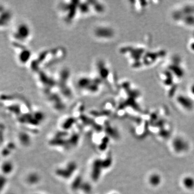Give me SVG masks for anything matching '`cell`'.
<instances>
[{
    "label": "cell",
    "mask_w": 194,
    "mask_h": 194,
    "mask_svg": "<svg viewBox=\"0 0 194 194\" xmlns=\"http://www.w3.org/2000/svg\"><path fill=\"white\" fill-rule=\"evenodd\" d=\"M119 52L132 68L138 70L155 66L167 55L164 49L150 48L144 44H125L120 46Z\"/></svg>",
    "instance_id": "6da1fadb"
},
{
    "label": "cell",
    "mask_w": 194,
    "mask_h": 194,
    "mask_svg": "<svg viewBox=\"0 0 194 194\" xmlns=\"http://www.w3.org/2000/svg\"><path fill=\"white\" fill-rule=\"evenodd\" d=\"M186 66L182 58L172 56L164 63L158 73L159 82L170 98H174L178 93V88L186 77Z\"/></svg>",
    "instance_id": "7a4b0ae2"
},
{
    "label": "cell",
    "mask_w": 194,
    "mask_h": 194,
    "mask_svg": "<svg viewBox=\"0 0 194 194\" xmlns=\"http://www.w3.org/2000/svg\"><path fill=\"white\" fill-rule=\"evenodd\" d=\"M92 71L99 77L106 86L112 92H117L119 82L116 73L108 60L101 58L95 60L93 63Z\"/></svg>",
    "instance_id": "3957f363"
},
{
    "label": "cell",
    "mask_w": 194,
    "mask_h": 194,
    "mask_svg": "<svg viewBox=\"0 0 194 194\" xmlns=\"http://www.w3.org/2000/svg\"><path fill=\"white\" fill-rule=\"evenodd\" d=\"M105 84L92 71L81 74L77 79L76 86L79 91L85 95H97L101 92Z\"/></svg>",
    "instance_id": "277c9868"
},
{
    "label": "cell",
    "mask_w": 194,
    "mask_h": 194,
    "mask_svg": "<svg viewBox=\"0 0 194 194\" xmlns=\"http://www.w3.org/2000/svg\"><path fill=\"white\" fill-rule=\"evenodd\" d=\"M174 23L185 28H194V2H185L175 7L171 12Z\"/></svg>",
    "instance_id": "5b68a950"
},
{
    "label": "cell",
    "mask_w": 194,
    "mask_h": 194,
    "mask_svg": "<svg viewBox=\"0 0 194 194\" xmlns=\"http://www.w3.org/2000/svg\"><path fill=\"white\" fill-rule=\"evenodd\" d=\"M66 51L62 47H56L49 49L44 50L39 52L35 60L34 70L39 71L43 68V70L46 67L52 66L64 60L66 56Z\"/></svg>",
    "instance_id": "8992f818"
},
{
    "label": "cell",
    "mask_w": 194,
    "mask_h": 194,
    "mask_svg": "<svg viewBox=\"0 0 194 194\" xmlns=\"http://www.w3.org/2000/svg\"><path fill=\"white\" fill-rule=\"evenodd\" d=\"M57 12L62 21L66 24L74 23L81 18L79 10V1H61L57 4Z\"/></svg>",
    "instance_id": "52a82bcc"
},
{
    "label": "cell",
    "mask_w": 194,
    "mask_h": 194,
    "mask_svg": "<svg viewBox=\"0 0 194 194\" xmlns=\"http://www.w3.org/2000/svg\"><path fill=\"white\" fill-rule=\"evenodd\" d=\"M116 31L108 23H99L95 25L92 30V37L98 41H111L116 36Z\"/></svg>",
    "instance_id": "ba28073f"
},
{
    "label": "cell",
    "mask_w": 194,
    "mask_h": 194,
    "mask_svg": "<svg viewBox=\"0 0 194 194\" xmlns=\"http://www.w3.org/2000/svg\"><path fill=\"white\" fill-rule=\"evenodd\" d=\"M31 33L30 25L27 23L22 22L17 25L14 35L15 38L19 41L25 42L30 38Z\"/></svg>",
    "instance_id": "9c48e42d"
},
{
    "label": "cell",
    "mask_w": 194,
    "mask_h": 194,
    "mask_svg": "<svg viewBox=\"0 0 194 194\" xmlns=\"http://www.w3.org/2000/svg\"><path fill=\"white\" fill-rule=\"evenodd\" d=\"M176 103L184 109L191 110L194 108V101L187 93H177L174 97Z\"/></svg>",
    "instance_id": "30bf717a"
},
{
    "label": "cell",
    "mask_w": 194,
    "mask_h": 194,
    "mask_svg": "<svg viewBox=\"0 0 194 194\" xmlns=\"http://www.w3.org/2000/svg\"><path fill=\"white\" fill-rule=\"evenodd\" d=\"M31 56L32 53L30 50L26 48H23L18 54L17 59L21 64L24 65L30 61Z\"/></svg>",
    "instance_id": "8fae6325"
},
{
    "label": "cell",
    "mask_w": 194,
    "mask_h": 194,
    "mask_svg": "<svg viewBox=\"0 0 194 194\" xmlns=\"http://www.w3.org/2000/svg\"><path fill=\"white\" fill-rule=\"evenodd\" d=\"M149 1H131V6L133 8L134 11L137 12H141L142 11H145L149 6Z\"/></svg>",
    "instance_id": "7c38bea8"
},
{
    "label": "cell",
    "mask_w": 194,
    "mask_h": 194,
    "mask_svg": "<svg viewBox=\"0 0 194 194\" xmlns=\"http://www.w3.org/2000/svg\"><path fill=\"white\" fill-rule=\"evenodd\" d=\"M11 163L6 162L3 163L2 165V170L4 174H9L11 173L12 170Z\"/></svg>",
    "instance_id": "4fadbf2b"
},
{
    "label": "cell",
    "mask_w": 194,
    "mask_h": 194,
    "mask_svg": "<svg viewBox=\"0 0 194 194\" xmlns=\"http://www.w3.org/2000/svg\"><path fill=\"white\" fill-rule=\"evenodd\" d=\"M186 93L194 101V82L191 83L188 86Z\"/></svg>",
    "instance_id": "5bb4252c"
},
{
    "label": "cell",
    "mask_w": 194,
    "mask_h": 194,
    "mask_svg": "<svg viewBox=\"0 0 194 194\" xmlns=\"http://www.w3.org/2000/svg\"><path fill=\"white\" fill-rule=\"evenodd\" d=\"M192 37H194V35H193V36H192Z\"/></svg>",
    "instance_id": "9a60e30c"
}]
</instances>
